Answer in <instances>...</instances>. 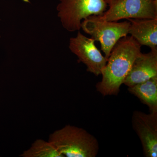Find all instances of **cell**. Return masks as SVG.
I'll return each instance as SVG.
<instances>
[{
    "mask_svg": "<svg viewBox=\"0 0 157 157\" xmlns=\"http://www.w3.org/2000/svg\"><path fill=\"white\" fill-rule=\"evenodd\" d=\"M141 46L132 36L123 37L114 45L102 71V79L96 85L104 97L117 95Z\"/></svg>",
    "mask_w": 157,
    "mask_h": 157,
    "instance_id": "1",
    "label": "cell"
},
{
    "mask_svg": "<svg viewBox=\"0 0 157 157\" xmlns=\"http://www.w3.org/2000/svg\"><path fill=\"white\" fill-rule=\"evenodd\" d=\"M48 141L64 157H95L99 151L95 137L82 128L70 125L51 134Z\"/></svg>",
    "mask_w": 157,
    "mask_h": 157,
    "instance_id": "2",
    "label": "cell"
},
{
    "mask_svg": "<svg viewBox=\"0 0 157 157\" xmlns=\"http://www.w3.org/2000/svg\"><path fill=\"white\" fill-rule=\"evenodd\" d=\"M130 21H107L99 15H92L82 21L81 29L95 41L101 43V50L107 59L113 48L121 38L128 35Z\"/></svg>",
    "mask_w": 157,
    "mask_h": 157,
    "instance_id": "3",
    "label": "cell"
},
{
    "mask_svg": "<svg viewBox=\"0 0 157 157\" xmlns=\"http://www.w3.org/2000/svg\"><path fill=\"white\" fill-rule=\"evenodd\" d=\"M108 6L104 0H59L56 7L62 25L71 33L81 29L82 21L92 15H101Z\"/></svg>",
    "mask_w": 157,
    "mask_h": 157,
    "instance_id": "4",
    "label": "cell"
},
{
    "mask_svg": "<svg viewBox=\"0 0 157 157\" xmlns=\"http://www.w3.org/2000/svg\"><path fill=\"white\" fill-rule=\"evenodd\" d=\"M108 6L99 15L104 21L157 18V0H117Z\"/></svg>",
    "mask_w": 157,
    "mask_h": 157,
    "instance_id": "5",
    "label": "cell"
},
{
    "mask_svg": "<svg viewBox=\"0 0 157 157\" xmlns=\"http://www.w3.org/2000/svg\"><path fill=\"white\" fill-rule=\"evenodd\" d=\"M92 38L86 36L78 31L76 37L70 39L69 48L78 58V62L86 65L87 72L101 75L107 59L102 54Z\"/></svg>",
    "mask_w": 157,
    "mask_h": 157,
    "instance_id": "6",
    "label": "cell"
},
{
    "mask_svg": "<svg viewBox=\"0 0 157 157\" xmlns=\"http://www.w3.org/2000/svg\"><path fill=\"white\" fill-rule=\"evenodd\" d=\"M132 124L141 142L144 156L157 157V113L146 114L136 110L132 116Z\"/></svg>",
    "mask_w": 157,
    "mask_h": 157,
    "instance_id": "7",
    "label": "cell"
},
{
    "mask_svg": "<svg viewBox=\"0 0 157 157\" xmlns=\"http://www.w3.org/2000/svg\"><path fill=\"white\" fill-rule=\"evenodd\" d=\"M157 76V49L147 53L140 52L135 59L124 84L134 86Z\"/></svg>",
    "mask_w": 157,
    "mask_h": 157,
    "instance_id": "8",
    "label": "cell"
},
{
    "mask_svg": "<svg viewBox=\"0 0 157 157\" xmlns=\"http://www.w3.org/2000/svg\"><path fill=\"white\" fill-rule=\"evenodd\" d=\"M130 22L128 34L141 46L157 49V18L128 19Z\"/></svg>",
    "mask_w": 157,
    "mask_h": 157,
    "instance_id": "9",
    "label": "cell"
},
{
    "mask_svg": "<svg viewBox=\"0 0 157 157\" xmlns=\"http://www.w3.org/2000/svg\"><path fill=\"white\" fill-rule=\"evenodd\" d=\"M128 90L148 107L150 113H157V76L129 87Z\"/></svg>",
    "mask_w": 157,
    "mask_h": 157,
    "instance_id": "10",
    "label": "cell"
},
{
    "mask_svg": "<svg viewBox=\"0 0 157 157\" xmlns=\"http://www.w3.org/2000/svg\"><path fill=\"white\" fill-rule=\"evenodd\" d=\"M22 157H64L51 142L37 139L30 147L23 152Z\"/></svg>",
    "mask_w": 157,
    "mask_h": 157,
    "instance_id": "11",
    "label": "cell"
},
{
    "mask_svg": "<svg viewBox=\"0 0 157 157\" xmlns=\"http://www.w3.org/2000/svg\"><path fill=\"white\" fill-rule=\"evenodd\" d=\"M117 1V0H104V2L106 3L108 6H110L114 2H116Z\"/></svg>",
    "mask_w": 157,
    "mask_h": 157,
    "instance_id": "12",
    "label": "cell"
}]
</instances>
